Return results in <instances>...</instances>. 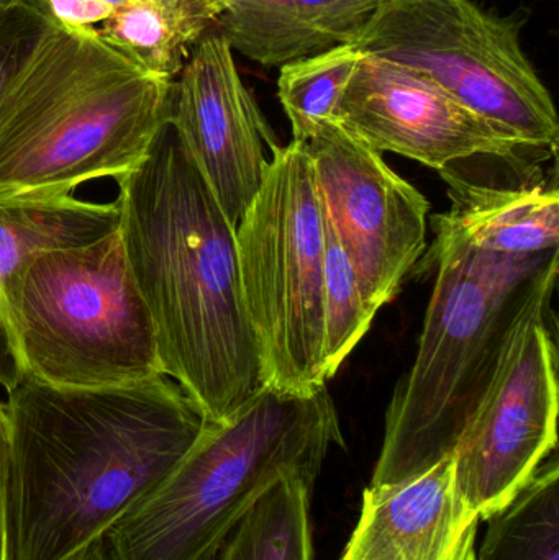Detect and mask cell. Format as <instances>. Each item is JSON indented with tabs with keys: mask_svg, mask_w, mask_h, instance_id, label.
<instances>
[{
	"mask_svg": "<svg viewBox=\"0 0 559 560\" xmlns=\"http://www.w3.org/2000/svg\"><path fill=\"white\" fill-rule=\"evenodd\" d=\"M9 464V418L5 405L0 404V560H7L5 546V483Z\"/></svg>",
	"mask_w": 559,
	"mask_h": 560,
	"instance_id": "obj_24",
	"label": "cell"
},
{
	"mask_svg": "<svg viewBox=\"0 0 559 560\" xmlns=\"http://www.w3.org/2000/svg\"><path fill=\"white\" fill-rule=\"evenodd\" d=\"M361 52L350 43L279 68L278 95L291 121L292 140L307 141L318 124L337 120Z\"/></svg>",
	"mask_w": 559,
	"mask_h": 560,
	"instance_id": "obj_20",
	"label": "cell"
},
{
	"mask_svg": "<svg viewBox=\"0 0 559 560\" xmlns=\"http://www.w3.org/2000/svg\"><path fill=\"white\" fill-rule=\"evenodd\" d=\"M312 487L304 477L279 480L243 516L217 560H314Z\"/></svg>",
	"mask_w": 559,
	"mask_h": 560,
	"instance_id": "obj_18",
	"label": "cell"
},
{
	"mask_svg": "<svg viewBox=\"0 0 559 560\" xmlns=\"http://www.w3.org/2000/svg\"><path fill=\"white\" fill-rule=\"evenodd\" d=\"M305 144L322 212L377 313L426 255L429 200L340 121H322Z\"/></svg>",
	"mask_w": 559,
	"mask_h": 560,
	"instance_id": "obj_10",
	"label": "cell"
},
{
	"mask_svg": "<svg viewBox=\"0 0 559 560\" xmlns=\"http://www.w3.org/2000/svg\"><path fill=\"white\" fill-rule=\"evenodd\" d=\"M351 135L377 153L436 171L473 158L519 156L524 148L406 66L361 52L338 108Z\"/></svg>",
	"mask_w": 559,
	"mask_h": 560,
	"instance_id": "obj_11",
	"label": "cell"
},
{
	"mask_svg": "<svg viewBox=\"0 0 559 560\" xmlns=\"http://www.w3.org/2000/svg\"><path fill=\"white\" fill-rule=\"evenodd\" d=\"M118 223L117 202H88L72 194H0V385L7 392L25 374L3 315V282L32 256L97 242Z\"/></svg>",
	"mask_w": 559,
	"mask_h": 560,
	"instance_id": "obj_16",
	"label": "cell"
},
{
	"mask_svg": "<svg viewBox=\"0 0 559 560\" xmlns=\"http://www.w3.org/2000/svg\"><path fill=\"white\" fill-rule=\"evenodd\" d=\"M68 560H112L105 535L102 538L95 539L92 545H89L88 548L82 549V551H79L78 555L72 556Z\"/></svg>",
	"mask_w": 559,
	"mask_h": 560,
	"instance_id": "obj_25",
	"label": "cell"
},
{
	"mask_svg": "<svg viewBox=\"0 0 559 560\" xmlns=\"http://www.w3.org/2000/svg\"><path fill=\"white\" fill-rule=\"evenodd\" d=\"M476 560H559V466L551 454L517 499L486 520Z\"/></svg>",
	"mask_w": 559,
	"mask_h": 560,
	"instance_id": "obj_19",
	"label": "cell"
},
{
	"mask_svg": "<svg viewBox=\"0 0 559 560\" xmlns=\"http://www.w3.org/2000/svg\"><path fill=\"white\" fill-rule=\"evenodd\" d=\"M521 32V20L473 0H380L354 45L426 75L524 150L555 156L557 108Z\"/></svg>",
	"mask_w": 559,
	"mask_h": 560,
	"instance_id": "obj_8",
	"label": "cell"
},
{
	"mask_svg": "<svg viewBox=\"0 0 559 560\" xmlns=\"http://www.w3.org/2000/svg\"><path fill=\"white\" fill-rule=\"evenodd\" d=\"M222 13V0H128L95 30L144 71L176 79Z\"/></svg>",
	"mask_w": 559,
	"mask_h": 560,
	"instance_id": "obj_17",
	"label": "cell"
},
{
	"mask_svg": "<svg viewBox=\"0 0 559 560\" xmlns=\"http://www.w3.org/2000/svg\"><path fill=\"white\" fill-rule=\"evenodd\" d=\"M324 212L305 141L272 153L261 187L236 225L240 280L265 385L314 394L327 381Z\"/></svg>",
	"mask_w": 559,
	"mask_h": 560,
	"instance_id": "obj_7",
	"label": "cell"
},
{
	"mask_svg": "<svg viewBox=\"0 0 559 560\" xmlns=\"http://www.w3.org/2000/svg\"><path fill=\"white\" fill-rule=\"evenodd\" d=\"M46 15L69 26L95 28L128 0H38Z\"/></svg>",
	"mask_w": 559,
	"mask_h": 560,
	"instance_id": "obj_23",
	"label": "cell"
},
{
	"mask_svg": "<svg viewBox=\"0 0 559 560\" xmlns=\"http://www.w3.org/2000/svg\"><path fill=\"white\" fill-rule=\"evenodd\" d=\"M324 342L322 369L325 381L335 377L348 355L360 345L376 313L368 308L357 272L330 223L325 219Z\"/></svg>",
	"mask_w": 559,
	"mask_h": 560,
	"instance_id": "obj_21",
	"label": "cell"
},
{
	"mask_svg": "<svg viewBox=\"0 0 559 560\" xmlns=\"http://www.w3.org/2000/svg\"><path fill=\"white\" fill-rule=\"evenodd\" d=\"M216 28L233 52L281 68L357 43L380 0H222Z\"/></svg>",
	"mask_w": 559,
	"mask_h": 560,
	"instance_id": "obj_15",
	"label": "cell"
},
{
	"mask_svg": "<svg viewBox=\"0 0 559 560\" xmlns=\"http://www.w3.org/2000/svg\"><path fill=\"white\" fill-rule=\"evenodd\" d=\"M548 313L545 303L522 319L453 453L456 486L479 522L511 505L557 453L558 354Z\"/></svg>",
	"mask_w": 559,
	"mask_h": 560,
	"instance_id": "obj_9",
	"label": "cell"
},
{
	"mask_svg": "<svg viewBox=\"0 0 559 560\" xmlns=\"http://www.w3.org/2000/svg\"><path fill=\"white\" fill-rule=\"evenodd\" d=\"M7 394V560L88 548L173 474L207 424L167 375L104 388L25 375Z\"/></svg>",
	"mask_w": 559,
	"mask_h": 560,
	"instance_id": "obj_1",
	"label": "cell"
},
{
	"mask_svg": "<svg viewBox=\"0 0 559 560\" xmlns=\"http://www.w3.org/2000/svg\"><path fill=\"white\" fill-rule=\"evenodd\" d=\"M479 518L456 486L453 454L393 486H370L341 560H458Z\"/></svg>",
	"mask_w": 559,
	"mask_h": 560,
	"instance_id": "obj_13",
	"label": "cell"
},
{
	"mask_svg": "<svg viewBox=\"0 0 559 560\" xmlns=\"http://www.w3.org/2000/svg\"><path fill=\"white\" fill-rule=\"evenodd\" d=\"M45 15L38 0H16L0 7V98L42 28Z\"/></svg>",
	"mask_w": 559,
	"mask_h": 560,
	"instance_id": "obj_22",
	"label": "cell"
},
{
	"mask_svg": "<svg viewBox=\"0 0 559 560\" xmlns=\"http://www.w3.org/2000/svg\"><path fill=\"white\" fill-rule=\"evenodd\" d=\"M327 385L289 394L263 385L226 420L207 421L170 477L107 533L112 560H217L233 529L286 477L315 483L343 446Z\"/></svg>",
	"mask_w": 559,
	"mask_h": 560,
	"instance_id": "obj_5",
	"label": "cell"
},
{
	"mask_svg": "<svg viewBox=\"0 0 559 560\" xmlns=\"http://www.w3.org/2000/svg\"><path fill=\"white\" fill-rule=\"evenodd\" d=\"M117 184L118 232L163 374L207 421L226 420L265 385L243 300L236 226L171 121Z\"/></svg>",
	"mask_w": 559,
	"mask_h": 560,
	"instance_id": "obj_2",
	"label": "cell"
},
{
	"mask_svg": "<svg viewBox=\"0 0 559 560\" xmlns=\"http://www.w3.org/2000/svg\"><path fill=\"white\" fill-rule=\"evenodd\" d=\"M419 349L391 397L370 486L406 482L455 453L522 319L551 302L558 252L488 255L435 232Z\"/></svg>",
	"mask_w": 559,
	"mask_h": 560,
	"instance_id": "obj_4",
	"label": "cell"
},
{
	"mask_svg": "<svg viewBox=\"0 0 559 560\" xmlns=\"http://www.w3.org/2000/svg\"><path fill=\"white\" fill-rule=\"evenodd\" d=\"M453 206L433 217V232L488 255L538 256L559 248L557 184L528 179L494 186L468 179L456 166L440 171Z\"/></svg>",
	"mask_w": 559,
	"mask_h": 560,
	"instance_id": "obj_14",
	"label": "cell"
},
{
	"mask_svg": "<svg viewBox=\"0 0 559 560\" xmlns=\"http://www.w3.org/2000/svg\"><path fill=\"white\" fill-rule=\"evenodd\" d=\"M16 2V0H0V7L7 5V3Z\"/></svg>",
	"mask_w": 559,
	"mask_h": 560,
	"instance_id": "obj_27",
	"label": "cell"
},
{
	"mask_svg": "<svg viewBox=\"0 0 559 560\" xmlns=\"http://www.w3.org/2000/svg\"><path fill=\"white\" fill-rule=\"evenodd\" d=\"M174 79L45 15L0 98V194H72L120 179L171 117Z\"/></svg>",
	"mask_w": 559,
	"mask_h": 560,
	"instance_id": "obj_3",
	"label": "cell"
},
{
	"mask_svg": "<svg viewBox=\"0 0 559 560\" xmlns=\"http://www.w3.org/2000/svg\"><path fill=\"white\" fill-rule=\"evenodd\" d=\"M170 121L238 225L271 163L266 151L279 144L219 30L200 39L174 79Z\"/></svg>",
	"mask_w": 559,
	"mask_h": 560,
	"instance_id": "obj_12",
	"label": "cell"
},
{
	"mask_svg": "<svg viewBox=\"0 0 559 560\" xmlns=\"http://www.w3.org/2000/svg\"><path fill=\"white\" fill-rule=\"evenodd\" d=\"M476 535H478V533H475V535H471L466 539L458 560H476Z\"/></svg>",
	"mask_w": 559,
	"mask_h": 560,
	"instance_id": "obj_26",
	"label": "cell"
},
{
	"mask_svg": "<svg viewBox=\"0 0 559 560\" xmlns=\"http://www.w3.org/2000/svg\"><path fill=\"white\" fill-rule=\"evenodd\" d=\"M3 315L26 377L104 388L164 375L150 312L120 232L26 259L2 287Z\"/></svg>",
	"mask_w": 559,
	"mask_h": 560,
	"instance_id": "obj_6",
	"label": "cell"
}]
</instances>
